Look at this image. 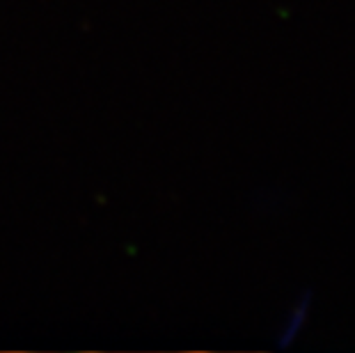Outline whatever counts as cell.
Listing matches in <instances>:
<instances>
[{
    "label": "cell",
    "mask_w": 355,
    "mask_h": 353,
    "mask_svg": "<svg viewBox=\"0 0 355 353\" xmlns=\"http://www.w3.org/2000/svg\"><path fill=\"white\" fill-rule=\"evenodd\" d=\"M307 305H309V298L300 300V305L296 307V312L291 314V317H293V319H291V326L284 330V337H282V342H279V344H282V347H284V344H289V342L293 340V335L298 333L300 324H303L305 317H307Z\"/></svg>",
    "instance_id": "obj_1"
}]
</instances>
